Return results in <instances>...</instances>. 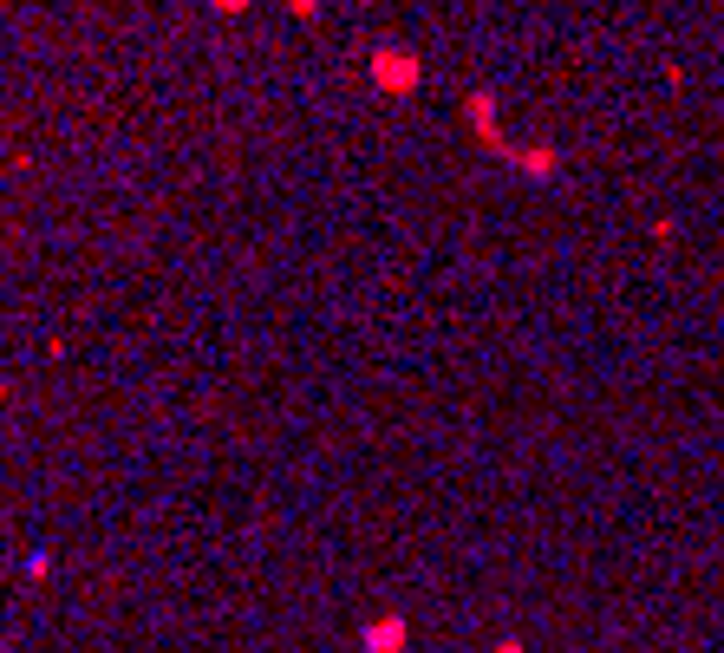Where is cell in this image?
<instances>
[{"instance_id":"2","label":"cell","mask_w":724,"mask_h":653,"mask_svg":"<svg viewBox=\"0 0 724 653\" xmlns=\"http://www.w3.org/2000/svg\"><path fill=\"white\" fill-rule=\"evenodd\" d=\"M470 131H477V144H483V151H496V157H509V151H516V144L503 138V125H496V98H490V92H477V98H470Z\"/></svg>"},{"instance_id":"5","label":"cell","mask_w":724,"mask_h":653,"mask_svg":"<svg viewBox=\"0 0 724 653\" xmlns=\"http://www.w3.org/2000/svg\"><path fill=\"white\" fill-rule=\"evenodd\" d=\"M209 7H216V14H242L248 0H209Z\"/></svg>"},{"instance_id":"3","label":"cell","mask_w":724,"mask_h":653,"mask_svg":"<svg viewBox=\"0 0 724 653\" xmlns=\"http://www.w3.org/2000/svg\"><path fill=\"white\" fill-rule=\"evenodd\" d=\"M509 164H516V170H529V177H555V170H561V157L548 151V144H522V151H509Z\"/></svg>"},{"instance_id":"4","label":"cell","mask_w":724,"mask_h":653,"mask_svg":"<svg viewBox=\"0 0 724 653\" xmlns=\"http://www.w3.org/2000/svg\"><path fill=\"white\" fill-rule=\"evenodd\" d=\"M366 647H372V653H398V647H405V621H379V627H366Z\"/></svg>"},{"instance_id":"6","label":"cell","mask_w":724,"mask_h":653,"mask_svg":"<svg viewBox=\"0 0 724 653\" xmlns=\"http://www.w3.org/2000/svg\"><path fill=\"white\" fill-rule=\"evenodd\" d=\"M287 7H294V14H314V7H320V0H287Z\"/></svg>"},{"instance_id":"1","label":"cell","mask_w":724,"mask_h":653,"mask_svg":"<svg viewBox=\"0 0 724 653\" xmlns=\"http://www.w3.org/2000/svg\"><path fill=\"white\" fill-rule=\"evenodd\" d=\"M372 85H379V92H411V85H418L424 79V66H418V59H411V53H398V46H379V53H372Z\"/></svg>"}]
</instances>
